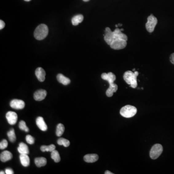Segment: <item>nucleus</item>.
<instances>
[{"label": "nucleus", "instance_id": "obj_13", "mask_svg": "<svg viewBox=\"0 0 174 174\" xmlns=\"http://www.w3.org/2000/svg\"><path fill=\"white\" fill-rule=\"evenodd\" d=\"M99 156L96 154H87L84 157V160L85 162L89 163H93L96 162L98 160Z\"/></svg>", "mask_w": 174, "mask_h": 174}, {"label": "nucleus", "instance_id": "obj_1", "mask_svg": "<svg viewBox=\"0 0 174 174\" xmlns=\"http://www.w3.org/2000/svg\"><path fill=\"white\" fill-rule=\"evenodd\" d=\"M104 36L105 41L109 45L111 44L113 41L119 39H124L127 41L128 38L125 34L122 33L121 29L117 28L114 31L112 32L109 28L106 27L105 30Z\"/></svg>", "mask_w": 174, "mask_h": 174}, {"label": "nucleus", "instance_id": "obj_10", "mask_svg": "<svg viewBox=\"0 0 174 174\" xmlns=\"http://www.w3.org/2000/svg\"><path fill=\"white\" fill-rule=\"evenodd\" d=\"M46 91L44 89H40L34 93V97L36 101H41L45 98L46 96Z\"/></svg>", "mask_w": 174, "mask_h": 174}, {"label": "nucleus", "instance_id": "obj_32", "mask_svg": "<svg viewBox=\"0 0 174 174\" xmlns=\"http://www.w3.org/2000/svg\"><path fill=\"white\" fill-rule=\"evenodd\" d=\"M5 173H6V172H5ZM5 172H4V171H1V172H0V174H5Z\"/></svg>", "mask_w": 174, "mask_h": 174}, {"label": "nucleus", "instance_id": "obj_36", "mask_svg": "<svg viewBox=\"0 0 174 174\" xmlns=\"http://www.w3.org/2000/svg\"><path fill=\"white\" fill-rule=\"evenodd\" d=\"M135 70H136V69H133V70H132V71H135Z\"/></svg>", "mask_w": 174, "mask_h": 174}, {"label": "nucleus", "instance_id": "obj_20", "mask_svg": "<svg viewBox=\"0 0 174 174\" xmlns=\"http://www.w3.org/2000/svg\"><path fill=\"white\" fill-rule=\"evenodd\" d=\"M55 146L53 144H51V145H49V146L43 145V146H41V148H40V149H41L42 152H52L53 150L55 149Z\"/></svg>", "mask_w": 174, "mask_h": 174}, {"label": "nucleus", "instance_id": "obj_31", "mask_svg": "<svg viewBox=\"0 0 174 174\" xmlns=\"http://www.w3.org/2000/svg\"><path fill=\"white\" fill-rule=\"evenodd\" d=\"M105 174H113V173H112V172H110V171H105Z\"/></svg>", "mask_w": 174, "mask_h": 174}, {"label": "nucleus", "instance_id": "obj_33", "mask_svg": "<svg viewBox=\"0 0 174 174\" xmlns=\"http://www.w3.org/2000/svg\"><path fill=\"white\" fill-rule=\"evenodd\" d=\"M89 1V0H83V1L84 2H88Z\"/></svg>", "mask_w": 174, "mask_h": 174}, {"label": "nucleus", "instance_id": "obj_30", "mask_svg": "<svg viewBox=\"0 0 174 174\" xmlns=\"http://www.w3.org/2000/svg\"><path fill=\"white\" fill-rule=\"evenodd\" d=\"M170 61L173 65H174V53L171 55L170 57Z\"/></svg>", "mask_w": 174, "mask_h": 174}, {"label": "nucleus", "instance_id": "obj_6", "mask_svg": "<svg viewBox=\"0 0 174 174\" xmlns=\"http://www.w3.org/2000/svg\"><path fill=\"white\" fill-rule=\"evenodd\" d=\"M163 151V146L159 144H156L153 145L150 149L149 155L152 159L155 160L158 158L162 154Z\"/></svg>", "mask_w": 174, "mask_h": 174}, {"label": "nucleus", "instance_id": "obj_22", "mask_svg": "<svg viewBox=\"0 0 174 174\" xmlns=\"http://www.w3.org/2000/svg\"><path fill=\"white\" fill-rule=\"evenodd\" d=\"M65 126L62 124L60 123L57 126L56 135L57 136H62L63 132H65Z\"/></svg>", "mask_w": 174, "mask_h": 174}, {"label": "nucleus", "instance_id": "obj_18", "mask_svg": "<svg viewBox=\"0 0 174 174\" xmlns=\"http://www.w3.org/2000/svg\"><path fill=\"white\" fill-rule=\"evenodd\" d=\"M18 150L19 153L21 154H28L29 153V149L27 145L25 144L24 143H21L19 144V147L18 148Z\"/></svg>", "mask_w": 174, "mask_h": 174}, {"label": "nucleus", "instance_id": "obj_2", "mask_svg": "<svg viewBox=\"0 0 174 174\" xmlns=\"http://www.w3.org/2000/svg\"><path fill=\"white\" fill-rule=\"evenodd\" d=\"M101 77L104 80H106L107 81L109 82V87L106 90V96L109 97H111L113 96V93H116L118 90V85L114 83V82L116 79V77L113 73L109 72L108 73H102Z\"/></svg>", "mask_w": 174, "mask_h": 174}, {"label": "nucleus", "instance_id": "obj_23", "mask_svg": "<svg viewBox=\"0 0 174 174\" xmlns=\"http://www.w3.org/2000/svg\"><path fill=\"white\" fill-rule=\"evenodd\" d=\"M7 136L10 141L11 142H14L16 140V136L15 135V131L14 129H11L8 132H7Z\"/></svg>", "mask_w": 174, "mask_h": 174}, {"label": "nucleus", "instance_id": "obj_7", "mask_svg": "<svg viewBox=\"0 0 174 174\" xmlns=\"http://www.w3.org/2000/svg\"><path fill=\"white\" fill-rule=\"evenodd\" d=\"M158 20L152 14H151L148 18V22L146 23V28L149 33H152L154 31L155 26L157 24Z\"/></svg>", "mask_w": 174, "mask_h": 174}, {"label": "nucleus", "instance_id": "obj_14", "mask_svg": "<svg viewBox=\"0 0 174 174\" xmlns=\"http://www.w3.org/2000/svg\"><path fill=\"white\" fill-rule=\"evenodd\" d=\"M13 155L9 151L6 150L1 153L0 159L2 162H6L10 160L12 158Z\"/></svg>", "mask_w": 174, "mask_h": 174}, {"label": "nucleus", "instance_id": "obj_9", "mask_svg": "<svg viewBox=\"0 0 174 174\" xmlns=\"http://www.w3.org/2000/svg\"><path fill=\"white\" fill-rule=\"evenodd\" d=\"M6 118L9 124L12 125H15L18 121V115L17 113L13 111H9L6 114Z\"/></svg>", "mask_w": 174, "mask_h": 174}, {"label": "nucleus", "instance_id": "obj_21", "mask_svg": "<svg viewBox=\"0 0 174 174\" xmlns=\"http://www.w3.org/2000/svg\"><path fill=\"white\" fill-rule=\"evenodd\" d=\"M51 158L54 160L55 162L56 163H59L61 160V157H60V154H59V152L57 150H53V152H51Z\"/></svg>", "mask_w": 174, "mask_h": 174}, {"label": "nucleus", "instance_id": "obj_19", "mask_svg": "<svg viewBox=\"0 0 174 174\" xmlns=\"http://www.w3.org/2000/svg\"><path fill=\"white\" fill-rule=\"evenodd\" d=\"M84 17L82 15H77L74 16L72 19V22L74 26L78 25L83 21Z\"/></svg>", "mask_w": 174, "mask_h": 174}, {"label": "nucleus", "instance_id": "obj_16", "mask_svg": "<svg viewBox=\"0 0 174 174\" xmlns=\"http://www.w3.org/2000/svg\"><path fill=\"white\" fill-rule=\"evenodd\" d=\"M57 78L60 83L64 85H68L71 82V80L69 78H67L61 73H59L57 75Z\"/></svg>", "mask_w": 174, "mask_h": 174}, {"label": "nucleus", "instance_id": "obj_24", "mask_svg": "<svg viewBox=\"0 0 174 174\" xmlns=\"http://www.w3.org/2000/svg\"><path fill=\"white\" fill-rule=\"evenodd\" d=\"M57 143H58V145H60V146L63 145L64 147H68L70 145V143L69 140H67V139L63 138H60L57 141Z\"/></svg>", "mask_w": 174, "mask_h": 174}, {"label": "nucleus", "instance_id": "obj_17", "mask_svg": "<svg viewBox=\"0 0 174 174\" xmlns=\"http://www.w3.org/2000/svg\"><path fill=\"white\" fill-rule=\"evenodd\" d=\"M34 163L38 167H41L46 165L47 160L44 157H38L35 159Z\"/></svg>", "mask_w": 174, "mask_h": 174}, {"label": "nucleus", "instance_id": "obj_8", "mask_svg": "<svg viewBox=\"0 0 174 174\" xmlns=\"http://www.w3.org/2000/svg\"><path fill=\"white\" fill-rule=\"evenodd\" d=\"M11 107L15 109H22L25 107V103L22 100L14 99L10 103Z\"/></svg>", "mask_w": 174, "mask_h": 174}, {"label": "nucleus", "instance_id": "obj_35", "mask_svg": "<svg viewBox=\"0 0 174 174\" xmlns=\"http://www.w3.org/2000/svg\"><path fill=\"white\" fill-rule=\"evenodd\" d=\"M121 31H124V29H121Z\"/></svg>", "mask_w": 174, "mask_h": 174}, {"label": "nucleus", "instance_id": "obj_3", "mask_svg": "<svg viewBox=\"0 0 174 174\" xmlns=\"http://www.w3.org/2000/svg\"><path fill=\"white\" fill-rule=\"evenodd\" d=\"M138 74L139 73L137 71L133 72L131 71H128L124 73L123 79L132 88H136L137 86V77L138 76Z\"/></svg>", "mask_w": 174, "mask_h": 174}, {"label": "nucleus", "instance_id": "obj_28", "mask_svg": "<svg viewBox=\"0 0 174 174\" xmlns=\"http://www.w3.org/2000/svg\"><path fill=\"white\" fill-rule=\"evenodd\" d=\"M6 174H14V172L11 168H8L6 169Z\"/></svg>", "mask_w": 174, "mask_h": 174}, {"label": "nucleus", "instance_id": "obj_5", "mask_svg": "<svg viewBox=\"0 0 174 174\" xmlns=\"http://www.w3.org/2000/svg\"><path fill=\"white\" fill-rule=\"evenodd\" d=\"M137 113V109L132 105H127L123 106L120 110V114L126 118H132Z\"/></svg>", "mask_w": 174, "mask_h": 174}, {"label": "nucleus", "instance_id": "obj_25", "mask_svg": "<svg viewBox=\"0 0 174 174\" xmlns=\"http://www.w3.org/2000/svg\"><path fill=\"white\" fill-rule=\"evenodd\" d=\"M19 128L21 130H23L26 132H29V129L28 128V127L26 126V123L23 121H20L19 123Z\"/></svg>", "mask_w": 174, "mask_h": 174}, {"label": "nucleus", "instance_id": "obj_26", "mask_svg": "<svg viewBox=\"0 0 174 174\" xmlns=\"http://www.w3.org/2000/svg\"><path fill=\"white\" fill-rule=\"evenodd\" d=\"M26 141L30 145H33L34 143V139L31 135H27L26 136Z\"/></svg>", "mask_w": 174, "mask_h": 174}, {"label": "nucleus", "instance_id": "obj_12", "mask_svg": "<svg viewBox=\"0 0 174 174\" xmlns=\"http://www.w3.org/2000/svg\"><path fill=\"white\" fill-rule=\"evenodd\" d=\"M36 125L40 130L43 131H45L48 129V126L45 122L44 120L41 117H39L36 120Z\"/></svg>", "mask_w": 174, "mask_h": 174}, {"label": "nucleus", "instance_id": "obj_29", "mask_svg": "<svg viewBox=\"0 0 174 174\" xmlns=\"http://www.w3.org/2000/svg\"><path fill=\"white\" fill-rule=\"evenodd\" d=\"M5 23L2 20L0 21V29L2 30L5 27Z\"/></svg>", "mask_w": 174, "mask_h": 174}, {"label": "nucleus", "instance_id": "obj_11", "mask_svg": "<svg viewBox=\"0 0 174 174\" xmlns=\"http://www.w3.org/2000/svg\"><path fill=\"white\" fill-rule=\"evenodd\" d=\"M35 75L39 81H44L45 80V72L43 68L41 67L37 68L35 70Z\"/></svg>", "mask_w": 174, "mask_h": 174}, {"label": "nucleus", "instance_id": "obj_34", "mask_svg": "<svg viewBox=\"0 0 174 174\" xmlns=\"http://www.w3.org/2000/svg\"><path fill=\"white\" fill-rule=\"evenodd\" d=\"M24 1H27V2H29L31 0H24Z\"/></svg>", "mask_w": 174, "mask_h": 174}, {"label": "nucleus", "instance_id": "obj_15", "mask_svg": "<svg viewBox=\"0 0 174 174\" xmlns=\"http://www.w3.org/2000/svg\"><path fill=\"white\" fill-rule=\"evenodd\" d=\"M21 163L22 165L24 167H28L30 165V160L29 157L27 154H21L19 156Z\"/></svg>", "mask_w": 174, "mask_h": 174}, {"label": "nucleus", "instance_id": "obj_4", "mask_svg": "<svg viewBox=\"0 0 174 174\" xmlns=\"http://www.w3.org/2000/svg\"><path fill=\"white\" fill-rule=\"evenodd\" d=\"M49 34V28L45 24H42L36 28L34 32L35 39L38 40H42L46 38Z\"/></svg>", "mask_w": 174, "mask_h": 174}, {"label": "nucleus", "instance_id": "obj_27", "mask_svg": "<svg viewBox=\"0 0 174 174\" xmlns=\"http://www.w3.org/2000/svg\"><path fill=\"white\" fill-rule=\"evenodd\" d=\"M7 146H8V142L6 139H4L0 143V149H5L7 148Z\"/></svg>", "mask_w": 174, "mask_h": 174}]
</instances>
